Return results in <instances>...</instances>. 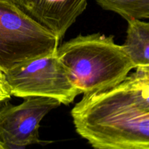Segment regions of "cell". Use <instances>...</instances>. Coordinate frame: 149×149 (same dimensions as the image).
<instances>
[{"label": "cell", "instance_id": "9c48e42d", "mask_svg": "<svg viewBox=\"0 0 149 149\" xmlns=\"http://www.w3.org/2000/svg\"><path fill=\"white\" fill-rule=\"evenodd\" d=\"M11 97V92L6 80L5 74L0 71V105L8 101Z\"/></svg>", "mask_w": 149, "mask_h": 149}, {"label": "cell", "instance_id": "8fae6325", "mask_svg": "<svg viewBox=\"0 0 149 149\" xmlns=\"http://www.w3.org/2000/svg\"><path fill=\"white\" fill-rule=\"evenodd\" d=\"M0 149H6L4 143H3L1 141H0Z\"/></svg>", "mask_w": 149, "mask_h": 149}, {"label": "cell", "instance_id": "ba28073f", "mask_svg": "<svg viewBox=\"0 0 149 149\" xmlns=\"http://www.w3.org/2000/svg\"><path fill=\"white\" fill-rule=\"evenodd\" d=\"M103 9L114 12L127 21L149 18V0H95Z\"/></svg>", "mask_w": 149, "mask_h": 149}, {"label": "cell", "instance_id": "3957f363", "mask_svg": "<svg viewBox=\"0 0 149 149\" xmlns=\"http://www.w3.org/2000/svg\"><path fill=\"white\" fill-rule=\"evenodd\" d=\"M58 36L29 16L15 0H0V71L54 55Z\"/></svg>", "mask_w": 149, "mask_h": 149}, {"label": "cell", "instance_id": "7a4b0ae2", "mask_svg": "<svg viewBox=\"0 0 149 149\" xmlns=\"http://www.w3.org/2000/svg\"><path fill=\"white\" fill-rule=\"evenodd\" d=\"M113 35H79L58 46L56 55L80 94L103 91L123 81L135 67Z\"/></svg>", "mask_w": 149, "mask_h": 149}, {"label": "cell", "instance_id": "277c9868", "mask_svg": "<svg viewBox=\"0 0 149 149\" xmlns=\"http://www.w3.org/2000/svg\"><path fill=\"white\" fill-rule=\"evenodd\" d=\"M4 74L12 96L51 97L68 105L79 95L56 53L19 64Z\"/></svg>", "mask_w": 149, "mask_h": 149}, {"label": "cell", "instance_id": "30bf717a", "mask_svg": "<svg viewBox=\"0 0 149 149\" xmlns=\"http://www.w3.org/2000/svg\"><path fill=\"white\" fill-rule=\"evenodd\" d=\"M4 146H5L6 149H26V147L25 146H17L10 145V144H5V143H4Z\"/></svg>", "mask_w": 149, "mask_h": 149}, {"label": "cell", "instance_id": "6da1fadb", "mask_svg": "<svg viewBox=\"0 0 149 149\" xmlns=\"http://www.w3.org/2000/svg\"><path fill=\"white\" fill-rule=\"evenodd\" d=\"M113 87L84 95L71 111L75 130L95 149H149V66Z\"/></svg>", "mask_w": 149, "mask_h": 149}, {"label": "cell", "instance_id": "52a82bcc", "mask_svg": "<svg viewBox=\"0 0 149 149\" xmlns=\"http://www.w3.org/2000/svg\"><path fill=\"white\" fill-rule=\"evenodd\" d=\"M127 23L122 49L135 68L149 66V23L138 19H132Z\"/></svg>", "mask_w": 149, "mask_h": 149}, {"label": "cell", "instance_id": "5b68a950", "mask_svg": "<svg viewBox=\"0 0 149 149\" xmlns=\"http://www.w3.org/2000/svg\"><path fill=\"white\" fill-rule=\"evenodd\" d=\"M17 106L0 105V141L5 144L28 146L44 143L39 138L41 121L61 105L51 97L31 96Z\"/></svg>", "mask_w": 149, "mask_h": 149}, {"label": "cell", "instance_id": "8992f818", "mask_svg": "<svg viewBox=\"0 0 149 149\" xmlns=\"http://www.w3.org/2000/svg\"><path fill=\"white\" fill-rule=\"evenodd\" d=\"M15 1L29 16L56 35L59 41L87 5V0Z\"/></svg>", "mask_w": 149, "mask_h": 149}]
</instances>
